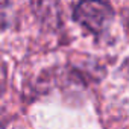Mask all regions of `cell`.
<instances>
[{"label": "cell", "mask_w": 129, "mask_h": 129, "mask_svg": "<svg viewBox=\"0 0 129 129\" xmlns=\"http://www.w3.org/2000/svg\"><path fill=\"white\" fill-rule=\"evenodd\" d=\"M75 20L91 34H102L114 17L112 8L103 0H81L73 12Z\"/></svg>", "instance_id": "cell-1"}]
</instances>
